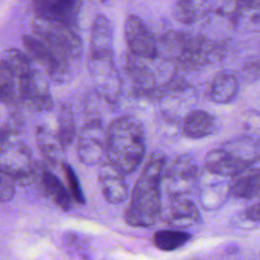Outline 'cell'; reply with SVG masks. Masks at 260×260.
<instances>
[{"label": "cell", "mask_w": 260, "mask_h": 260, "mask_svg": "<svg viewBox=\"0 0 260 260\" xmlns=\"http://www.w3.org/2000/svg\"><path fill=\"white\" fill-rule=\"evenodd\" d=\"M167 158L160 151L151 153L132 190L125 209L126 223L136 228H149L161 215V184Z\"/></svg>", "instance_id": "6da1fadb"}, {"label": "cell", "mask_w": 260, "mask_h": 260, "mask_svg": "<svg viewBox=\"0 0 260 260\" xmlns=\"http://www.w3.org/2000/svg\"><path fill=\"white\" fill-rule=\"evenodd\" d=\"M220 54L221 47L203 35L170 29L157 40V58L182 70H198Z\"/></svg>", "instance_id": "7a4b0ae2"}, {"label": "cell", "mask_w": 260, "mask_h": 260, "mask_svg": "<svg viewBox=\"0 0 260 260\" xmlns=\"http://www.w3.org/2000/svg\"><path fill=\"white\" fill-rule=\"evenodd\" d=\"M146 152L142 123L132 116H121L107 128L106 158L124 175L141 165Z\"/></svg>", "instance_id": "3957f363"}, {"label": "cell", "mask_w": 260, "mask_h": 260, "mask_svg": "<svg viewBox=\"0 0 260 260\" xmlns=\"http://www.w3.org/2000/svg\"><path fill=\"white\" fill-rule=\"evenodd\" d=\"M260 159V145L249 136L230 139L211 149L204 158L206 171L232 178Z\"/></svg>", "instance_id": "277c9868"}, {"label": "cell", "mask_w": 260, "mask_h": 260, "mask_svg": "<svg viewBox=\"0 0 260 260\" xmlns=\"http://www.w3.org/2000/svg\"><path fill=\"white\" fill-rule=\"evenodd\" d=\"M87 67L94 91L109 105H115L122 93L123 82L115 65L113 52L90 53Z\"/></svg>", "instance_id": "5b68a950"}, {"label": "cell", "mask_w": 260, "mask_h": 260, "mask_svg": "<svg viewBox=\"0 0 260 260\" xmlns=\"http://www.w3.org/2000/svg\"><path fill=\"white\" fill-rule=\"evenodd\" d=\"M32 30L36 37L69 60L78 59L82 54V43L76 29L62 22L36 16Z\"/></svg>", "instance_id": "8992f818"}, {"label": "cell", "mask_w": 260, "mask_h": 260, "mask_svg": "<svg viewBox=\"0 0 260 260\" xmlns=\"http://www.w3.org/2000/svg\"><path fill=\"white\" fill-rule=\"evenodd\" d=\"M148 61L130 53L125 60V69L136 98L158 102L165 93L166 83L158 82L155 70Z\"/></svg>", "instance_id": "52a82bcc"}, {"label": "cell", "mask_w": 260, "mask_h": 260, "mask_svg": "<svg viewBox=\"0 0 260 260\" xmlns=\"http://www.w3.org/2000/svg\"><path fill=\"white\" fill-rule=\"evenodd\" d=\"M22 43L32 61L40 64L46 74L56 82H65L70 77L69 59L48 46L38 37L25 35Z\"/></svg>", "instance_id": "ba28073f"}, {"label": "cell", "mask_w": 260, "mask_h": 260, "mask_svg": "<svg viewBox=\"0 0 260 260\" xmlns=\"http://www.w3.org/2000/svg\"><path fill=\"white\" fill-rule=\"evenodd\" d=\"M199 168L195 158L190 154H179L166 164L162 180L169 196L186 195L198 184Z\"/></svg>", "instance_id": "9c48e42d"}, {"label": "cell", "mask_w": 260, "mask_h": 260, "mask_svg": "<svg viewBox=\"0 0 260 260\" xmlns=\"http://www.w3.org/2000/svg\"><path fill=\"white\" fill-rule=\"evenodd\" d=\"M107 129L102 119H89L79 132L76 152L86 166L100 165L106 158Z\"/></svg>", "instance_id": "30bf717a"}, {"label": "cell", "mask_w": 260, "mask_h": 260, "mask_svg": "<svg viewBox=\"0 0 260 260\" xmlns=\"http://www.w3.org/2000/svg\"><path fill=\"white\" fill-rule=\"evenodd\" d=\"M35 164L27 145L20 141H6L0 145V170L21 185L30 184Z\"/></svg>", "instance_id": "8fae6325"}, {"label": "cell", "mask_w": 260, "mask_h": 260, "mask_svg": "<svg viewBox=\"0 0 260 260\" xmlns=\"http://www.w3.org/2000/svg\"><path fill=\"white\" fill-rule=\"evenodd\" d=\"M17 105L36 112H47L53 109L54 103L46 78L36 70L31 75L18 79Z\"/></svg>", "instance_id": "7c38bea8"}, {"label": "cell", "mask_w": 260, "mask_h": 260, "mask_svg": "<svg viewBox=\"0 0 260 260\" xmlns=\"http://www.w3.org/2000/svg\"><path fill=\"white\" fill-rule=\"evenodd\" d=\"M124 35L131 54L147 60L157 59V39L139 16L135 14L127 16Z\"/></svg>", "instance_id": "4fadbf2b"}, {"label": "cell", "mask_w": 260, "mask_h": 260, "mask_svg": "<svg viewBox=\"0 0 260 260\" xmlns=\"http://www.w3.org/2000/svg\"><path fill=\"white\" fill-rule=\"evenodd\" d=\"M198 185V199L205 210L219 209L231 196L230 178L212 174L206 170L199 176Z\"/></svg>", "instance_id": "5bb4252c"}, {"label": "cell", "mask_w": 260, "mask_h": 260, "mask_svg": "<svg viewBox=\"0 0 260 260\" xmlns=\"http://www.w3.org/2000/svg\"><path fill=\"white\" fill-rule=\"evenodd\" d=\"M36 15L62 22L76 29L80 0H34Z\"/></svg>", "instance_id": "9a60e30c"}, {"label": "cell", "mask_w": 260, "mask_h": 260, "mask_svg": "<svg viewBox=\"0 0 260 260\" xmlns=\"http://www.w3.org/2000/svg\"><path fill=\"white\" fill-rule=\"evenodd\" d=\"M32 182H36L41 192L50 198L60 209L63 211L70 209L72 198L69 191L46 166L35 164Z\"/></svg>", "instance_id": "2e32d148"}, {"label": "cell", "mask_w": 260, "mask_h": 260, "mask_svg": "<svg viewBox=\"0 0 260 260\" xmlns=\"http://www.w3.org/2000/svg\"><path fill=\"white\" fill-rule=\"evenodd\" d=\"M165 212V221L175 229H186L199 223L201 214L196 204L186 195L169 196Z\"/></svg>", "instance_id": "e0dca14e"}, {"label": "cell", "mask_w": 260, "mask_h": 260, "mask_svg": "<svg viewBox=\"0 0 260 260\" xmlns=\"http://www.w3.org/2000/svg\"><path fill=\"white\" fill-rule=\"evenodd\" d=\"M99 182L105 199L111 204H120L128 197L124 174L108 160L101 166Z\"/></svg>", "instance_id": "ac0fdd59"}, {"label": "cell", "mask_w": 260, "mask_h": 260, "mask_svg": "<svg viewBox=\"0 0 260 260\" xmlns=\"http://www.w3.org/2000/svg\"><path fill=\"white\" fill-rule=\"evenodd\" d=\"M218 119L204 110H192L185 115L182 122V131L191 139H201L218 132Z\"/></svg>", "instance_id": "d6986e66"}, {"label": "cell", "mask_w": 260, "mask_h": 260, "mask_svg": "<svg viewBox=\"0 0 260 260\" xmlns=\"http://www.w3.org/2000/svg\"><path fill=\"white\" fill-rule=\"evenodd\" d=\"M230 194L238 199H253L260 194V168L251 166L230 178Z\"/></svg>", "instance_id": "ffe728a7"}, {"label": "cell", "mask_w": 260, "mask_h": 260, "mask_svg": "<svg viewBox=\"0 0 260 260\" xmlns=\"http://www.w3.org/2000/svg\"><path fill=\"white\" fill-rule=\"evenodd\" d=\"M216 0H176L174 17L181 23L190 25L206 17L214 8Z\"/></svg>", "instance_id": "44dd1931"}, {"label": "cell", "mask_w": 260, "mask_h": 260, "mask_svg": "<svg viewBox=\"0 0 260 260\" xmlns=\"http://www.w3.org/2000/svg\"><path fill=\"white\" fill-rule=\"evenodd\" d=\"M239 91V81L235 74L226 71L217 73L209 84L208 96L216 104L233 102Z\"/></svg>", "instance_id": "7402d4cb"}, {"label": "cell", "mask_w": 260, "mask_h": 260, "mask_svg": "<svg viewBox=\"0 0 260 260\" xmlns=\"http://www.w3.org/2000/svg\"><path fill=\"white\" fill-rule=\"evenodd\" d=\"M113 26L104 15H98L92 23L90 32V53L113 52Z\"/></svg>", "instance_id": "603a6c76"}, {"label": "cell", "mask_w": 260, "mask_h": 260, "mask_svg": "<svg viewBox=\"0 0 260 260\" xmlns=\"http://www.w3.org/2000/svg\"><path fill=\"white\" fill-rule=\"evenodd\" d=\"M36 137L39 149L45 159L53 166H58L59 164L62 165L64 148L62 147L57 134L53 133L47 127L39 126L37 128Z\"/></svg>", "instance_id": "cb8c5ba5"}, {"label": "cell", "mask_w": 260, "mask_h": 260, "mask_svg": "<svg viewBox=\"0 0 260 260\" xmlns=\"http://www.w3.org/2000/svg\"><path fill=\"white\" fill-rule=\"evenodd\" d=\"M1 62L17 79L27 77L37 70L31 59L25 53L15 48L4 51L1 56Z\"/></svg>", "instance_id": "d4e9b609"}, {"label": "cell", "mask_w": 260, "mask_h": 260, "mask_svg": "<svg viewBox=\"0 0 260 260\" xmlns=\"http://www.w3.org/2000/svg\"><path fill=\"white\" fill-rule=\"evenodd\" d=\"M228 15L237 28L246 31H260V6L238 7L232 1V8Z\"/></svg>", "instance_id": "484cf974"}, {"label": "cell", "mask_w": 260, "mask_h": 260, "mask_svg": "<svg viewBox=\"0 0 260 260\" xmlns=\"http://www.w3.org/2000/svg\"><path fill=\"white\" fill-rule=\"evenodd\" d=\"M192 235L181 229H165L156 231L152 236V243L154 247L160 251L171 252L184 246Z\"/></svg>", "instance_id": "4316f807"}, {"label": "cell", "mask_w": 260, "mask_h": 260, "mask_svg": "<svg viewBox=\"0 0 260 260\" xmlns=\"http://www.w3.org/2000/svg\"><path fill=\"white\" fill-rule=\"evenodd\" d=\"M57 137L64 149L68 148L75 138V122L71 107L62 104L58 114Z\"/></svg>", "instance_id": "83f0119b"}, {"label": "cell", "mask_w": 260, "mask_h": 260, "mask_svg": "<svg viewBox=\"0 0 260 260\" xmlns=\"http://www.w3.org/2000/svg\"><path fill=\"white\" fill-rule=\"evenodd\" d=\"M18 79L0 61V103L17 105Z\"/></svg>", "instance_id": "f1b7e54d"}, {"label": "cell", "mask_w": 260, "mask_h": 260, "mask_svg": "<svg viewBox=\"0 0 260 260\" xmlns=\"http://www.w3.org/2000/svg\"><path fill=\"white\" fill-rule=\"evenodd\" d=\"M62 169L64 171V175L67 180V184H68V188H69L68 191L71 195V198L75 202H77L79 204H83L85 202V198H84L79 180H78L74 170L67 162H62Z\"/></svg>", "instance_id": "f546056e"}, {"label": "cell", "mask_w": 260, "mask_h": 260, "mask_svg": "<svg viewBox=\"0 0 260 260\" xmlns=\"http://www.w3.org/2000/svg\"><path fill=\"white\" fill-rule=\"evenodd\" d=\"M243 80L246 82H255L260 79V59H251L244 63L240 70Z\"/></svg>", "instance_id": "4dcf8cb0"}, {"label": "cell", "mask_w": 260, "mask_h": 260, "mask_svg": "<svg viewBox=\"0 0 260 260\" xmlns=\"http://www.w3.org/2000/svg\"><path fill=\"white\" fill-rule=\"evenodd\" d=\"M16 181L7 173L0 170V201H9L15 193Z\"/></svg>", "instance_id": "1f68e13d"}, {"label": "cell", "mask_w": 260, "mask_h": 260, "mask_svg": "<svg viewBox=\"0 0 260 260\" xmlns=\"http://www.w3.org/2000/svg\"><path fill=\"white\" fill-rule=\"evenodd\" d=\"M243 218L251 222L260 221V200L248 206L243 212Z\"/></svg>", "instance_id": "d6a6232c"}, {"label": "cell", "mask_w": 260, "mask_h": 260, "mask_svg": "<svg viewBox=\"0 0 260 260\" xmlns=\"http://www.w3.org/2000/svg\"><path fill=\"white\" fill-rule=\"evenodd\" d=\"M234 5L238 7L260 6V0H233Z\"/></svg>", "instance_id": "836d02e7"}]
</instances>
